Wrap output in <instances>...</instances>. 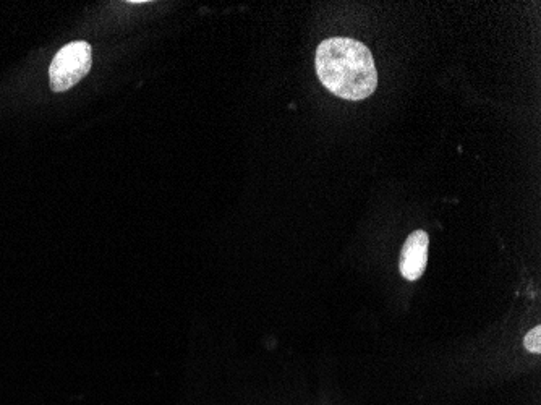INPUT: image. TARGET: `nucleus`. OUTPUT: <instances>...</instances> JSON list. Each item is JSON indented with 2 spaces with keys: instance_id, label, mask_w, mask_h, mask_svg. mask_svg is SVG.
Masks as SVG:
<instances>
[{
  "instance_id": "obj_4",
  "label": "nucleus",
  "mask_w": 541,
  "mask_h": 405,
  "mask_svg": "<svg viewBox=\"0 0 541 405\" xmlns=\"http://www.w3.org/2000/svg\"><path fill=\"white\" fill-rule=\"evenodd\" d=\"M524 346H525V349L529 350V352H532V354H540L541 352L540 326H537V328H533L532 331H530V333L527 334V336H525Z\"/></svg>"
},
{
  "instance_id": "obj_3",
  "label": "nucleus",
  "mask_w": 541,
  "mask_h": 405,
  "mask_svg": "<svg viewBox=\"0 0 541 405\" xmlns=\"http://www.w3.org/2000/svg\"><path fill=\"white\" fill-rule=\"evenodd\" d=\"M428 245L430 237L425 231H415L409 235L401 253L402 278L407 281H417L425 273L428 263Z\"/></svg>"
},
{
  "instance_id": "obj_1",
  "label": "nucleus",
  "mask_w": 541,
  "mask_h": 405,
  "mask_svg": "<svg viewBox=\"0 0 541 405\" xmlns=\"http://www.w3.org/2000/svg\"><path fill=\"white\" fill-rule=\"evenodd\" d=\"M315 64L321 83L339 98L362 101L378 86L370 49L355 39H326L316 49Z\"/></svg>"
},
{
  "instance_id": "obj_2",
  "label": "nucleus",
  "mask_w": 541,
  "mask_h": 405,
  "mask_svg": "<svg viewBox=\"0 0 541 405\" xmlns=\"http://www.w3.org/2000/svg\"><path fill=\"white\" fill-rule=\"evenodd\" d=\"M93 64V51L85 41H75L62 47L49 69L51 88L57 93L67 91L88 75Z\"/></svg>"
}]
</instances>
